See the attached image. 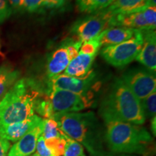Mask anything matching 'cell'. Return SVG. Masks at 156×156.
Segmentation results:
<instances>
[{
    "label": "cell",
    "mask_w": 156,
    "mask_h": 156,
    "mask_svg": "<svg viewBox=\"0 0 156 156\" xmlns=\"http://www.w3.org/2000/svg\"><path fill=\"white\" fill-rule=\"evenodd\" d=\"M63 133L85 147L91 156L107 155L105 130L94 112H73L54 114Z\"/></svg>",
    "instance_id": "cell-1"
},
{
    "label": "cell",
    "mask_w": 156,
    "mask_h": 156,
    "mask_svg": "<svg viewBox=\"0 0 156 156\" xmlns=\"http://www.w3.org/2000/svg\"><path fill=\"white\" fill-rule=\"evenodd\" d=\"M99 113L104 122L121 121L140 126L146 120L140 100L121 78L115 79L111 85L101 101Z\"/></svg>",
    "instance_id": "cell-2"
},
{
    "label": "cell",
    "mask_w": 156,
    "mask_h": 156,
    "mask_svg": "<svg viewBox=\"0 0 156 156\" xmlns=\"http://www.w3.org/2000/svg\"><path fill=\"white\" fill-rule=\"evenodd\" d=\"M45 94L34 80L20 79L0 101V126L30 118L35 114L37 98Z\"/></svg>",
    "instance_id": "cell-3"
},
{
    "label": "cell",
    "mask_w": 156,
    "mask_h": 156,
    "mask_svg": "<svg viewBox=\"0 0 156 156\" xmlns=\"http://www.w3.org/2000/svg\"><path fill=\"white\" fill-rule=\"evenodd\" d=\"M105 123L106 147L113 153L145 155L153 144V137L145 128L121 121Z\"/></svg>",
    "instance_id": "cell-4"
},
{
    "label": "cell",
    "mask_w": 156,
    "mask_h": 156,
    "mask_svg": "<svg viewBox=\"0 0 156 156\" xmlns=\"http://www.w3.org/2000/svg\"><path fill=\"white\" fill-rule=\"evenodd\" d=\"M143 44L142 30H137L133 37L121 44L104 46L101 54L103 59L115 67H123L135 59Z\"/></svg>",
    "instance_id": "cell-5"
},
{
    "label": "cell",
    "mask_w": 156,
    "mask_h": 156,
    "mask_svg": "<svg viewBox=\"0 0 156 156\" xmlns=\"http://www.w3.org/2000/svg\"><path fill=\"white\" fill-rule=\"evenodd\" d=\"M83 43L67 38L48 56L46 63V75L48 80L62 74L69 62L79 54Z\"/></svg>",
    "instance_id": "cell-6"
},
{
    "label": "cell",
    "mask_w": 156,
    "mask_h": 156,
    "mask_svg": "<svg viewBox=\"0 0 156 156\" xmlns=\"http://www.w3.org/2000/svg\"><path fill=\"white\" fill-rule=\"evenodd\" d=\"M112 14L106 9L93 13L77 20L71 28V33L82 43L96 38L101 32L109 28Z\"/></svg>",
    "instance_id": "cell-7"
},
{
    "label": "cell",
    "mask_w": 156,
    "mask_h": 156,
    "mask_svg": "<svg viewBox=\"0 0 156 156\" xmlns=\"http://www.w3.org/2000/svg\"><path fill=\"white\" fill-rule=\"evenodd\" d=\"M54 114L79 112L91 105L90 98L60 89H51L47 93Z\"/></svg>",
    "instance_id": "cell-8"
},
{
    "label": "cell",
    "mask_w": 156,
    "mask_h": 156,
    "mask_svg": "<svg viewBox=\"0 0 156 156\" xmlns=\"http://www.w3.org/2000/svg\"><path fill=\"white\" fill-rule=\"evenodd\" d=\"M156 8L150 6L130 14L112 15L109 27H124L136 30H155Z\"/></svg>",
    "instance_id": "cell-9"
},
{
    "label": "cell",
    "mask_w": 156,
    "mask_h": 156,
    "mask_svg": "<svg viewBox=\"0 0 156 156\" xmlns=\"http://www.w3.org/2000/svg\"><path fill=\"white\" fill-rule=\"evenodd\" d=\"M121 79L140 101L156 90L155 73L147 69H129Z\"/></svg>",
    "instance_id": "cell-10"
},
{
    "label": "cell",
    "mask_w": 156,
    "mask_h": 156,
    "mask_svg": "<svg viewBox=\"0 0 156 156\" xmlns=\"http://www.w3.org/2000/svg\"><path fill=\"white\" fill-rule=\"evenodd\" d=\"M95 79L96 75L92 70L84 77H80L61 74L49 80L47 93L51 89H60L90 97V91L95 83Z\"/></svg>",
    "instance_id": "cell-11"
},
{
    "label": "cell",
    "mask_w": 156,
    "mask_h": 156,
    "mask_svg": "<svg viewBox=\"0 0 156 156\" xmlns=\"http://www.w3.org/2000/svg\"><path fill=\"white\" fill-rule=\"evenodd\" d=\"M143 44L135 59L146 69L155 73L156 69V34L155 30H142Z\"/></svg>",
    "instance_id": "cell-12"
},
{
    "label": "cell",
    "mask_w": 156,
    "mask_h": 156,
    "mask_svg": "<svg viewBox=\"0 0 156 156\" xmlns=\"http://www.w3.org/2000/svg\"><path fill=\"white\" fill-rule=\"evenodd\" d=\"M42 127L43 120L10 147L7 156H30L32 155L36 151L37 142L41 136Z\"/></svg>",
    "instance_id": "cell-13"
},
{
    "label": "cell",
    "mask_w": 156,
    "mask_h": 156,
    "mask_svg": "<svg viewBox=\"0 0 156 156\" xmlns=\"http://www.w3.org/2000/svg\"><path fill=\"white\" fill-rule=\"evenodd\" d=\"M43 118L34 114L30 118L22 122L0 126V136L9 142H16L30 129L42 122Z\"/></svg>",
    "instance_id": "cell-14"
},
{
    "label": "cell",
    "mask_w": 156,
    "mask_h": 156,
    "mask_svg": "<svg viewBox=\"0 0 156 156\" xmlns=\"http://www.w3.org/2000/svg\"><path fill=\"white\" fill-rule=\"evenodd\" d=\"M136 29L124 27H109L97 36L99 44L101 46L116 45L126 41L133 37Z\"/></svg>",
    "instance_id": "cell-15"
},
{
    "label": "cell",
    "mask_w": 156,
    "mask_h": 156,
    "mask_svg": "<svg viewBox=\"0 0 156 156\" xmlns=\"http://www.w3.org/2000/svg\"><path fill=\"white\" fill-rule=\"evenodd\" d=\"M152 6L151 0H114L106 8L112 15L130 14Z\"/></svg>",
    "instance_id": "cell-16"
},
{
    "label": "cell",
    "mask_w": 156,
    "mask_h": 156,
    "mask_svg": "<svg viewBox=\"0 0 156 156\" xmlns=\"http://www.w3.org/2000/svg\"><path fill=\"white\" fill-rule=\"evenodd\" d=\"M95 56L96 55H87L79 53L69 62L64 70V74L72 77H84L90 71Z\"/></svg>",
    "instance_id": "cell-17"
},
{
    "label": "cell",
    "mask_w": 156,
    "mask_h": 156,
    "mask_svg": "<svg viewBox=\"0 0 156 156\" xmlns=\"http://www.w3.org/2000/svg\"><path fill=\"white\" fill-rule=\"evenodd\" d=\"M20 73L9 65L0 67V101L19 80Z\"/></svg>",
    "instance_id": "cell-18"
},
{
    "label": "cell",
    "mask_w": 156,
    "mask_h": 156,
    "mask_svg": "<svg viewBox=\"0 0 156 156\" xmlns=\"http://www.w3.org/2000/svg\"><path fill=\"white\" fill-rule=\"evenodd\" d=\"M64 0H24V10L29 12H43L46 9H58Z\"/></svg>",
    "instance_id": "cell-19"
},
{
    "label": "cell",
    "mask_w": 156,
    "mask_h": 156,
    "mask_svg": "<svg viewBox=\"0 0 156 156\" xmlns=\"http://www.w3.org/2000/svg\"><path fill=\"white\" fill-rule=\"evenodd\" d=\"M112 2L113 0H76L79 11L88 14L105 9Z\"/></svg>",
    "instance_id": "cell-20"
},
{
    "label": "cell",
    "mask_w": 156,
    "mask_h": 156,
    "mask_svg": "<svg viewBox=\"0 0 156 156\" xmlns=\"http://www.w3.org/2000/svg\"><path fill=\"white\" fill-rule=\"evenodd\" d=\"M35 112L38 113L39 116L44 117V119L54 118L55 114L47 94H42L37 98L35 103Z\"/></svg>",
    "instance_id": "cell-21"
},
{
    "label": "cell",
    "mask_w": 156,
    "mask_h": 156,
    "mask_svg": "<svg viewBox=\"0 0 156 156\" xmlns=\"http://www.w3.org/2000/svg\"><path fill=\"white\" fill-rule=\"evenodd\" d=\"M62 132L58 128L57 122L53 119H43L41 136L44 140L61 137Z\"/></svg>",
    "instance_id": "cell-22"
},
{
    "label": "cell",
    "mask_w": 156,
    "mask_h": 156,
    "mask_svg": "<svg viewBox=\"0 0 156 156\" xmlns=\"http://www.w3.org/2000/svg\"><path fill=\"white\" fill-rule=\"evenodd\" d=\"M45 143L54 156H63L66 145V140L63 132L61 137L45 140Z\"/></svg>",
    "instance_id": "cell-23"
},
{
    "label": "cell",
    "mask_w": 156,
    "mask_h": 156,
    "mask_svg": "<svg viewBox=\"0 0 156 156\" xmlns=\"http://www.w3.org/2000/svg\"><path fill=\"white\" fill-rule=\"evenodd\" d=\"M66 145L63 156H86L84 153V148L79 142L64 134Z\"/></svg>",
    "instance_id": "cell-24"
},
{
    "label": "cell",
    "mask_w": 156,
    "mask_h": 156,
    "mask_svg": "<svg viewBox=\"0 0 156 156\" xmlns=\"http://www.w3.org/2000/svg\"><path fill=\"white\" fill-rule=\"evenodd\" d=\"M146 118H153L156 113V90L140 101Z\"/></svg>",
    "instance_id": "cell-25"
},
{
    "label": "cell",
    "mask_w": 156,
    "mask_h": 156,
    "mask_svg": "<svg viewBox=\"0 0 156 156\" xmlns=\"http://www.w3.org/2000/svg\"><path fill=\"white\" fill-rule=\"evenodd\" d=\"M100 48L101 46L96 37L92 40L83 43L80 48L79 53L87 55H97Z\"/></svg>",
    "instance_id": "cell-26"
},
{
    "label": "cell",
    "mask_w": 156,
    "mask_h": 156,
    "mask_svg": "<svg viewBox=\"0 0 156 156\" xmlns=\"http://www.w3.org/2000/svg\"><path fill=\"white\" fill-rule=\"evenodd\" d=\"M12 13V9L8 0H0V23H4L8 19Z\"/></svg>",
    "instance_id": "cell-27"
},
{
    "label": "cell",
    "mask_w": 156,
    "mask_h": 156,
    "mask_svg": "<svg viewBox=\"0 0 156 156\" xmlns=\"http://www.w3.org/2000/svg\"><path fill=\"white\" fill-rule=\"evenodd\" d=\"M36 151V154L39 156H54L50 150L46 147L44 138L41 136L37 142Z\"/></svg>",
    "instance_id": "cell-28"
},
{
    "label": "cell",
    "mask_w": 156,
    "mask_h": 156,
    "mask_svg": "<svg viewBox=\"0 0 156 156\" xmlns=\"http://www.w3.org/2000/svg\"><path fill=\"white\" fill-rule=\"evenodd\" d=\"M10 147V142L0 136V156H7Z\"/></svg>",
    "instance_id": "cell-29"
},
{
    "label": "cell",
    "mask_w": 156,
    "mask_h": 156,
    "mask_svg": "<svg viewBox=\"0 0 156 156\" xmlns=\"http://www.w3.org/2000/svg\"><path fill=\"white\" fill-rule=\"evenodd\" d=\"M12 9H15L17 11L24 10V0H8Z\"/></svg>",
    "instance_id": "cell-30"
},
{
    "label": "cell",
    "mask_w": 156,
    "mask_h": 156,
    "mask_svg": "<svg viewBox=\"0 0 156 156\" xmlns=\"http://www.w3.org/2000/svg\"><path fill=\"white\" fill-rule=\"evenodd\" d=\"M156 117L154 116L152 118V122H151V129H152V132L154 134V136H155V133H156Z\"/></svg>",
    "instance_id": "cell-31"
},
{
    "label": "cell",
    "mask_w": 156,
    "mask_h": 156,
    "mask_svg": "<svg viewBox=\"0 0 156 156\" xmlns=\"http://www.w3.org/2000/svg\"><path fill=\"white\" fill-rule=\"evenodd\" d=\"M105 156H116V155H106ZM116 156H130L129 155H126V154H119V155H116ZM131 156H133V155H131Z\"/></svg>",
    "instance_id": "cell-32"
},
{
    "label": "cell",
    "mask_w": 156,
    "mask_h": 156,
    "mask_svg": "<svg viewBox=\"0 0 156 156\" xmlns=\"http://www.w3.org/2000/svg\"><path fill=\"white\" fill-rule=\"evenodd\" d=\"M151 1L152 6H154V7H155V5H156V0H151Z\"/></svg>",
    "instance_id": "cell-33"
},
{
    "label": "cell",
    "mask_w": 156,
    "mask_h": 156,
    "mask_svg": "<svg viewBox=\"0 0 156 156\" xmlns=\"http://www.w3.org/2000/svg\"><path fill=\"white\" fill-rule=\"evenodd\" d=\"M30 156H39V155H37V154H36V153H35V154H34V155H30Z\"/></svg>",
    "instance_id": "cell-34"
},
{
    "label": "cell",
    "mask_w": 156,
    "mask_h": 156,
    "mask_svg": "<svg viewBox=\"0 0 156 156\" xmlns=\"http://www.w3.org/2000/svg\"><path fill=\"white\" fill-rule=\"evenodd\" d=\"M113 1H114V0H113Z\"/></svg>",
    "instance_id": "cell-35"
}]
</instances>
